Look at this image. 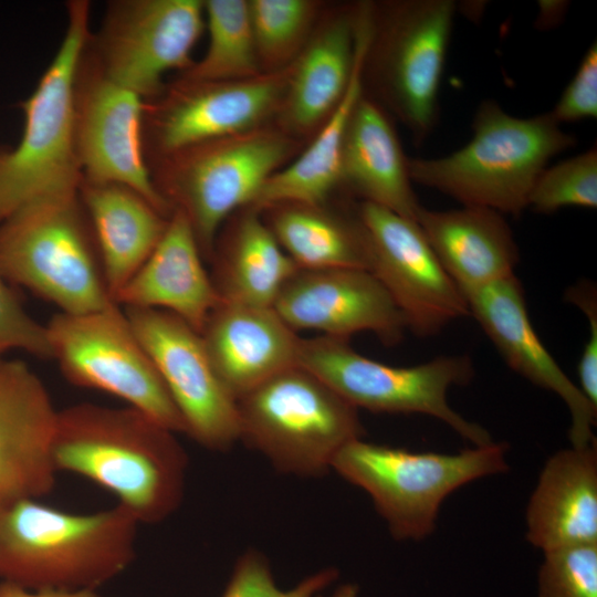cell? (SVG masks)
I'll return each instance as SVG.
<instances>
[{"instance_id": "cell-1", "label": "cell", "mask_w": 597, "mask_h": 597, "mask_svg": "<svg viewBox=\"0 0 597 597\" xmlns=\"http://www.w3.org/2000/svg\"><path fill=\"white\" fill-rule=\"evenodd\" d=\"M56 471L112 493L139 524H156L180 505L187 454L175 432L132 407L81 402L59 410Z\"/></svg>"}, {"instance_id": "cell-2", "label": "cell", "mask_w": 597, "mask_h": 597, "mask_svg": "<svg viewBox=\"0 0 597 597\" xmlns=\"http://www.w3.org/2000/svg\"><path fill=\"white\" fill-rule=\"evenodd\" d=\"M138 525L118 505L78 514L39 499L0 504V578L31 590H95L135 558Z\"/></svg>"}, {"instance_id": "cell-3", "label": "cell", "mask_w": 597, "mask_h": 597, "mask_svg": "<svg viewBox=\"0 0 597 597\" xmlns=\"http://www.w3.org/2000/svg\"><path fill=\"white\" fill-rule=\"evenodd\" d=\"M473 136L460 149L437 158H409L413 182L462 206L520 217L530 192L556 155L574 147L549 112L522 118L494 101H483L473 117Z\"/></svg>"}, {"instance_id": "cell-4", "label": "cell", "mask_w": 597, "mask_h": 597, "mask_svg": "<svg viewBox=\"0 0 597 597\" xmlns=\"http://www.w3.org/2000/svg\"><path fill=\"white\" fill-rule=\"evenodd\" d=\"M78 188L32 200L0 222V266L7 279L66 314L115 303Z\"/></svg>"}, {"instance_id": "cell-5", "label": "cell", "mask_w": 597, "mask_h": 597, "mask_svg": "<svg viewBox=\"0 0 597 597\" xmlns=\"http://www.w3.org/2000/svg\"><path fill=\"white\" fill-rule=\"evenodd\" d=\"M296 147L297 139L266 125L190 146L148 167L158 193L187 218L205 260L210 261L224 222L253 203Z\"/></svg>"}, {"instance_id": "cell-6", "label": "cell", "mask_w": 597, "mask_h": 597, "mask_svg": "<svg viewBox=\"0 0 597 597\" xmlns=\"http://www.w3.org/2000/svg\"><path fill=\"white\" fill-rule=\"evenodd\" d=\"M90 4L67 3V25L53 60L23 101V133L0 151V222L40 197L80 187L74 138V87L90 33Z\"/></svg>"}, {"instance_id": "cell-7", "label": "cell", "mask_w": 597, "mask_h": 597, "mask_svg": "<svg viewBox=\"0 0 597 597\" xmlns=\"http://www.w3.org/2000/svg\"><path fill=\"white\" fill-rule=\"evenodd\" d=\"M505 442L458 453L412 452L366 442L346 444L332 468L364 490L397 541H420L436 528L443 501L474 480L509 470Z\"/></svg>"}, {"instance_id": "cell-8", "label": "cell", "mask_w": 597, "mask_h": 597, "mask_svg": "<svg viewBox=\"0 0 597 597\" xmlns=\"http://www.w3.org/2000/svg\"><path fill=\"white\" fill-rule=\"evenodd\" d=\"M240 439L283 473L320 476L360 439L357 409L311 371L294 365L237 400Z\"/></svg>"}, {"instance_id": "cell-9", "label": "cell", "mask_w": 597, "mask_h": 597, "mask_svg": "<svg viewBox=\"0 0 597 597\" xmlns=\"http://www.w3.org/2000/svg\"><path fill=\"white\" fill-rule=\"evenodd\" d=\"M458 4L405 0L380 11L373 4L371 33L363 65L379 104L409 129L416 144L432 133Z\"/></svg>"}, {"instance_id": "cell-10", "label": "cell", "mask_w": 597, "mask_h": 597, "mask_svg": "<svg viewBox=\"0 0 597 597\" xmlns=\"http://www.w3.org/2000/svg\"><path fill=\"white\" fill-rule=\"evenodd\" d=\"M296 365L323 380L356 409L421 413L437 418L473 446L493 442L491 434L453 410L447 394L474 376L468 355L440 356L410 367L386 365L355 352L347 341L301 338Z\"/></svg>"}, {"instance_id": "cell-11", "label": "cell", "mask_w": 597, "mask_h": 597, "mask_svg": "<svg viewBox=\"0 0 597 597\" xmlns=\"http://www.w3.org/2000/svg\"><path fill=\"white\" fill-rule=\"evenodd\" d=\"M51 349L73 385L122 399L167 429L186 433L182 418L124 308L59 312L45 325Z\"/></svg>"}, {"instance_id": "cell-12", "label": "cell", "mask_w": 597, "mask_h": 597, "mask_svg": "<svg viewBox=\"0 0 597 597\" xmlns=\"http://www.w3.org/2000/svg\"><path fill=\"white\" fill-rule=\"evenodd\" d=\"M290 67L237 81L179 77L145 101L144 149L149 161L205 142L250 132L277 115Z\"/></svg>"}, {"instance_id": "cell-13", "label": "cell", "mask_w": 597, "mask_h": 597, "mask_svg": "<svg viewBox=\"0 0 597 597\" xmlns=\"http://www.w3.org/2000/svg\"><path fill=\"white\" fill-rule=\"evenodd\" d=\"M205 28L200 0L113 1L87 50L105 76L147 101L164 90L167 72L193 63Z\"/></svg>"}, {"instance_id": "cell-14", "label": "cell", "mask_w": 597, "mask_h": 597, "mask_svg": "<svg viewBox=\"0 0 597 597\" xmlns=\"http://www.w3.org/2000/svg\"><path fill=\"white\" fill-rule=\"evenodd\" d=\"M145 100L103 74L86 48L74 87V138L82 178L127 186L160 212L172 210L158 193L144 149Z\"/></svg>"}, {"instance_id": "cell-15", "label": "cell", "mask_w": 597, "mask_h": 597, "mask_svg": "<svg viewBox=\"0 0 597 597\" xmlns=\"http://www.w3.org/2000/svg\"><path fill=\"white\" fill-rule=\"evenodd\" d=\"M179 411L186 433L213 451L240 440L238 405L219 378L199 332L161 310L124 308Z\"/></svg>"}, {"instance_id": "cell-16", "label": "cell", "mask_w": 597, "mask_h": 597, "mask_svg": "<svg viewBox=\"0 0 597 597\" xmlns=\"http://www.w3.org/2000/svg\"><path fill=\"white\" fill-rule=\"evenodd\" d=\"M370 268L400 310L407 328L427 337L470 315L465 296L448 275L416 220L369 202L357 208Z\"/></svg>"}, {"instance_id": "cell-17", "label": "cell", "mask_w": 597, "mask_h": 597, "mask_svg": "<svg viewBox=\"0 0 597 597\" xmlns=\"http://www.w3.org/2000/svg\"><path fill=\"white\" fill-rule=\"evenodd\" d=\"M274 311L293 329H316L347 341L360 332L383 343L401 341L407 328L392 297L366 269H297L281 289Z\"/></svg>"}, {"instance_id": "cell-18", "label": "cell", "mask_w": 597, "mask_h": 597, "mask_svg": "<svg viewBox=\"0 0 597 597\" xmlns=\"http://www.w3.org/2000/svg\"><path fill=\"white\" fill-rule=\"evenodd\" d=\"M59 410L22 360L0 358V504L41 499L55 484Z\"/></svg>"}, {"instance_id": "cell-19", "label": "cell", "mask_w": 597, "mask_h": 597, "mask_svg": "<svg viewBox=\"0 0 597 597\" xmlns=\"http://www.w3.org/2000/svg\"><path fill=\"white\" fill-rule=\"evenodd\" d=\"M470 315L504 358L532 384L557 395L570 413L572 447L596 441L597 409L564 373L541 342L530 321L524 291L515 275L465 295Z\"/></svg>"}, {"instance_id": "cell-20", "label": "cell", "mask_w": 597, "mask_h": 597, "mask_svg": "<svg viewBox=\"0 0 597 597\" xmlns=\"http://www.w3.org/2000/svg\"><path fill=\"white\" fill-rule=\"evenodd\" d=\"M200 335L222 384L235 399L296 365L301 338L272 306L220 301Z\"/></svg>"}, {"instance_id": "cell-21", "label": "cell", "mask_w": 597, "mask_h": 597, "mask_svg": "<svg viewBox=\"0 0 597 597\" xmlns=\"http://www.w3.org/2000/svg\"><path fill=\"white\" fill-rule=\"evenodd\" d=\"M187 218L172 210L158 244L121 290L123 308L169 312L201 332L220 297Z\"/></svg>"}, {"instance_id": "cell-22", "label": "cell", "mask_w": 597, "mask_h": 597, "mask_svg": "<svg viewBox=\"0 0 597 597\" xmlns=\"http://www.w3.org/2000/svg\"><path fill=\"white\" fill-rule=\"evenodd\" d=\"M416 221L464 296L515 275L520 253L504 214L476 206L442 211L421 207Z\"/></svg>"}, {"instance_id": "cell-23", "label": "cell", "mask_w": 597, "mask_h": 597, "mask_svg": "<svg viewBox=\"0 0 597 597\" xmlns=\"http://www.w3.org/2000/svg\"><path fill=\"white\" fill-rule=\"evenodd\" d=\"M526 540L545 552L597 543V442L551 455L526 507Z\"/></svg>"}, {"instance_id": "cell-24", "label": "cell", "mask_w": 597, "mask_h": 597, "mask_svg": "<svg viewBox=\"0 0 597 597\" xmlns=\"http://www.w3.org/2000/svg\"><path fill=\"white\" fill-rule=\"evenodd\" d=\"M355 48L356 8L332 15L312 34L291 65L280 129L297 139L322 127L349 85Z\"/></svg>"}, {"instance_id": "cell-25", "label": "cell", "mask_w": 597, "mask_h": 597, "mask_svg": "<svg viewBox=\"0 0 597 597\" xmlns=\"http://www.w3.org/2000/svg\"><path fill=\"white\" fill-rule=\"evenodd\" d=\"M408 159L386 109L363 94L345 133L341 185L362 202L416 220L422 206L411 185Z\"/></svg>"}, {"instance_id": "cell-26", "label": "cell", "mask_w": 597, "mask_h": 597, "mask_svg": "<svg viewBox=\"0 0 597 597\" xmlns=\"http://www.w3.org/2000/svg\"><path fill=\"white\" fill-rule=\"evenodd\" d=\"M371 7L356 12V48L353 75L346 93L307 148L275 172L250 207L262 211L281 203L325 206L341 185L342 154L350 114L364 94L363 65L371 33Z\"/></svg>"}, {"instance_id": "cell-27", "label": "cell", "mask_w": 597, "mask_h": 597, "mask_svg": "<svg viewBox=\"0 0 597 597\" xmlns=\"http://www.w3.org/2000/svg\"><path fill=\"white\" fill-rule=\"evenodd\" d=\"M78 192L95 238L105 282L115 302L158 244L170 216L124 185L82 178Z\"/></svg>"}, {"instance_id": "cell-28", "label": "cell", "mask_w": 597, "mask_h": 597, "mask_svg": "<svg viewBox=\"0 0 597 597\" xmlns=\"http://www.w3.org/2000/svg\"><path fill=\"white\" fill-rule=\"evenodd\" d=\"M221 229L210 259L211 279L220 301L273 307L297 266L279 244L263 214L244 207Z\"/></svg>"}, {"instance_id": "cell-29", "label": "cell", "mask_w": 597, "mask_h": 597, "mask_svg": "<svg viewBox=\"0 0 597 597\" xmlns=\"http://www.w3.org/2000/svg\"><path fill=\"white\" fill-rule=\"evenodd\" d=\"M265 223L297 269L370 268L367 235L359 219L325 206L281 203L261 211Z\"/></svg>"}, {"instance_id": "cell-30", "label": "cell", "mask_w": 597, "mask_h": 597, "mask_svg": "<svg viewBox=\"0 0 597 597\" xmlns=\"http://www.w3.org/2000/svg\"><path fill=\"white\" fill-rule=\"evenodd\" d=\"M209 41L206 53L181 73L192 81H237L262 74L249 1H203Z\"/></svg>"}, {"instance_id": "cell-31", "label": "cell", "mask_w": 597, "mask_h": 597, "mask_svg": "<svg viewBox=\"0 0 597 597\" xmlns=\"http://www.w3.org/2000/svg\"><path fill=\"white\" fill-rule=\"evenodd\" d=\"M318 4L311 0H250L249 11L262 73L290 67L312 36Z\"/></svg>"}, {"instance_id": "cell-32", "label": "cell", "mask_w": 597, "mask_h": 597, "mask_svg": "<svg viewBox=\"0 0 597 597\" xmlns=\"http://www.w3.org/2000/svg\"><path fill=\"white\" fill-rule=\"evenodd\" d=\"M565 207L596 209L597 148L547 166L536 179L527 208L538 213H553Z\"/></svg>"}, {"instance_id": "cell-33", "label": "cell", "mask_w": 597, "mask_h": 597, "mask_svg": "<svg viewBox=\"0 0 597 597\" xmlns=\"http://www.w3.org/2000/svg\"><path fill=\"white\" fill-rule=\"evenodd\" d=\"M537 597H597V543L545 552Z\"/></svg>"}, {"instance_id": "cell-34", "label": "cell", "mask_w": 597, "mask_h": 597, "mask_svg": "<svg viewBox=\"0 0 597 597\" xmlns=\"http://www.w3.org/2000/svg\"><path fill=\"white\" fill-rule=\"evenodd\" d=\"M338 577L333 567L323 568L301 580L293 588L280 589L266 558L254 549L241 555L222 597H317Z\"/></svg>"}, {"instance_id": "cell-35", "label": "cell", "mask_w": 597, "mask_h": 597, "mask_svg": "<svg viewBox=\"0 0 597 597\" xmlns=\"http://www.w3.org/2000/svg\"><path fill=\"white\" fill-rule=\"evenodd\" d=\"M0 346L51 359L46 326L21 305L0 266Z\"/></svg>"}, {"instance_id": "cell-36", "label": "cell", "mask_w": 597, "mask_h": 597, "mask_svg": "<svg viewBox=\"0 0 597 597\" xmlns=\"http://www.w3.org/2000/svg\"><path fill=\"white\" fill-rule=\"evenodd\" d=\"M549 113L559 125L597 117L596 42L584 54L575 75Z\"/></svg>"}, {"instance_id": "cell-37", "label": "cell", "mask_w": 597, "mask_h": 597, "mask_svg": "<svg viewBox=\"0 0 597 597\" xmlns=\"http://www.w3.org/2000/svg\"><path fill=\"white\" fill-rule=\"evenodd\" d=\"M567 302L577 306L587 317L589 337L578 363L579 389L597 409V290L590 281H582L565 292Z\"/></svg>"}, {"instance_id": "cell-38", "label": "cell", "mask_w": 597, "mask_h": 597, "mask_svg": "<svg viewBox=\"0 0 597 597\" xmlns=\"http://www.w3.org/2000/svg\"><path fill=\"white\" fill-rule=\"evenodd\" d=\"M0 597H103L93 589L80 590H31L10 582L0 583Z\"/></svg>"}, {"instance_id": "cell-39", "label": "cell", "mask_w": 597, "mask_h": 597, "mask_svg": "<svg viewBox=\"0 0 597 597\" xmlns=\"http://www.w3.org/2000/svg\"><path fill=\"white\" fill-rule=\"evenodd\" d=\"M565 1H540L536 24L538 28H552L563 20L567 11Z\"/></svg>"}, {"instance_id": "cell-40", "label": "cell", "mask_w": 597, "mask_h": 597, "mask_svg": "<svg viewBox=\"0 0 597 597\" xmlns=\"http://www.w3.org/2000/svg\"><path fill=\"white\" fill-rule=\"evenodd\" d=\"M322 597V596H317ZM331 597H358V587L355 584H344L338 586Z\"/></svg>"}, {"instance_id": "cell-41", "label": "cell", "mask_w": 597, "mask_h": 597, "mask_svg": "<svg viewBox=\"0 0 597 597\" xmlns=\"http://www.w3.org/2000/svg\"><path fill=\"white\" fill-rule=\"evenodd\" d=\"M7 352L2 346H0V358L3 357V354Z\"/></svg>"}]
</instances>
